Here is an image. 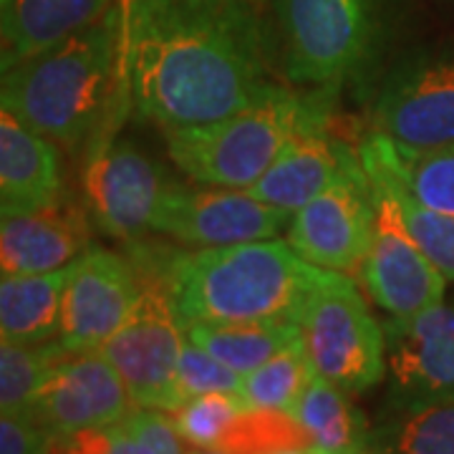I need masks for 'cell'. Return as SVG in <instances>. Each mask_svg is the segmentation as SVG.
Listing matches in <instances>:
<instances>
[{
    "mask_svg": "<svg viewBox=\"0 0 454 454\" xmlns=\"http://www.w3.org/2000/svg\"><path fill=\"white\" fill-rule=\"evenodd\" d=\"M316 101L270 83L243 109L220 121L164 129L172 162L195 184L250 190L288 145Z\"/></svg>",
    "mask_w": 454,
    "mask_h": 454,
    "instance_id": "4",
    "label": "cell"
},
{
    "mask_svg": "<svg viewBox=\"0 0 454 454\" xmlns=\"http://www.w3.org/2000/svg\"><path fill=\"white\" fill-rule=\"evenodd\" d=\"M313 376H316V366H313L303 336H301L288 348L268 358L262 366L245 373L238 396L243 399L247 409L278 411V414L291 417Z\"/></svg>",
    "mask_w": 454,
    "mask_h": 454,
    "instance_id": "26",
    "label": "cell"
},
{
    "mask_svg": "<svg viewBox=\"0 0 454 454\" xmlns=\"http://www.w3.org/2000/svg\"><path fill=\"white\" fill-rule=\"evenodd\" d=\"M293 419L309 437V454H369L372 429L348 391L316 372L293 409Z\"/></svg>",
    "mask_w": 454,
    "mask_h": 454,
    "instance_id": "22",
    "label": "cell"
},
{
    "mask_svg": "<svg viewBox=\"0 0 454 454\" xmlns=\"http://www.w3.org/2000/svg\"><path fill=\"white\" fill-rule=\"evenodd\" d=\"M288 240L200 247L169 265V291L182 325L298 321L324 280Z\"/></svg>",
    "mask_w": 454,
    "mask_h": 454,
    "instance_id": "3",
    "label": "cell"
},
{
    "mask_svg": "<svg viewBox=\"0 0 454 454\" xmlns=\"http://www.w3.org/2000/svg\"><path fill=\"white\" fill-rule=\"evenodd\" d=\"M291 215L247 190L175 184L164 197L154 232L192 247H225L278 238L288 230Z\"/></svg>",
    "mask_w": 454,
    "mask_h": 454,
    "instance_id": "13",
    "label": "cell"
},
{
    "mask_svg": "<svg viewBox=\"0 0 454 454\" xmlns=\"http://www.w3.org/2000/svg\"><path fill=\"white\" fill-rule=\"evenodd\" d=\"M243 373L225 366L195 340H184L177 366L179 406L202 394H240Z\"/></svg>",
    "mask_w": 454,
    "mask_h": 454,
    "instance_id": "30",
    "label": "cell"
},
{
    "mask_svg": "<svg viewBox=\"0 0 454 454\" xmlns=\"http://www.w3.org/2000/svg\"><path fill=\"white\" fill-rule=\"evenodd\" d=\"M71 268L74 265L53 273L0 278V339L11 343L59 339Z\"/></svg>",
    "mask_w": 454,
    "mask_h": 454,
    "instance_id": "21",
    "label": "cell"
},
{
    "mask_svg": "<svg viewBox=\"0 0 454 454\" xmlns=\"http://www.w3.org/2000/svg\"><path fill=\"white\" fill-rule=\"evenodd\" d=\"M372 177V175H369ZM373 230L358 265L366 295L387 316H414L447 298V278L409 232L391 190L373 179Z\"/></svg>",
    "mask_w": 454,
    "mask_h": 454,
    "instance_id": "10",
    "label": "cell"
},
{
    "mask_svg": "<svg viewBox=\"0 0 454 454\" xmlns=\"http://www.w3.org/2000/svg\"><path fill=\"white\" fill-rule=\"evenodd\" d=\"M372 454H454V399L384 411L372 429Z\"/></svg>",
    "mask_w": 454,
    "mask_h": 454,
    "instance_id": "25",
    "label": "cell"
},
{
    "mask_svg": "<svg viewBox=\"0 0 454 454\" xmlns=\"http://www.w3.org/2000/svg\"><path fill=\"white\" fill-rule=\"evenodd\" d=\"M83 207L94 227L116 240H139L154 223L175 182L139 146L116 134L86 146Z\"/></svg>",
    "mask_w": 454,
    "mask_h": 454,
    "instance_id": "8",
    "label": "cell"
},
{
    "mask_svg": "<svg viewBox=\"0 0 454 454\" xmlns=\"http://www.w3.org/2000/svg\"><path fill=\"white\" fill-rule=\"evenodd\" d=\"M268 454H309V447H280V450H273Z\"/></svg>",
    "mask_w": 454,
    "mask_h": 454,
    "instance_id": "33",
    "label": "cell"
},
{
    "mask_svg": "<svg viewBox=\"0 0 454 454\" xmlns=\"http://www.w3.org/2000/svg\"><path fill=\"white\" fill-rule=\"evenodd\" d=\"M358 157L366 169L399 182L422 205L454 215V145L432 152H414L373 131L358 146Z\"/></svg>",
    "mask_w": 454,
    "mask_h": 454,
    "instance_id": "20",
    "label": "cell"
},
{
    "mask_svg": "<svg viewBox=\"0 0 454 454\" xmlns=\"http://www.w3.org/2000/svg\"><path fill=\"white\" fill-rule=\"evenodd\" d=\"M134 265L142 278V293L129 318L98 351L121 373L137 409L169 414L179 409L177 366L187 340L169 291L172 258Z\"/></svg>",
    "mask_w": 454,
    "mask_h": 454,
    "instance_id": "6",
    "label": "cell"
},
{
    "mask_svg": "<svg viewBox=\"0 0 454 454\" xmlns=\"http://www.w3.org/2000/svg\"><path fill=\"white\" fill-rule=\"evenodd\" d=\"M167 411L134 409L127 419L56 439L53 454H184Z\"/></svg>",
    "mask_w": 454,
    "mask_h": 454,
    "instance_id": "24",
    "label": "cell"
},
{
    "mask_svg": "<svg viewBox=\"0 0 454 454\" xmlns=\"http://www.w3.org/2000/svg\"><path fill=\"white\" fill-rule=\"evenodd\" d=\"M369 454H372V452H369Z\"/></svg>",
    "mask_w": 454,
    "mask_h": 454,
    "instance_id": "36",
    "label": "cell"
},
{
    "mask_svg": "<svg viewBox=\"0 0 454 454\" xmlns=\"http://www.w3.org/2000/svg\"><path fill=\"white\" fill-rule=\"evenodd\" d=\"M331 91L333 89H316L310 112L280 149L276 162L247 190L250 195L280 210L295 212L339 177L351 149L328 129V114L333 106Z\"/></svg>",
    "mask_w": 454,
    "mask_h": 454,
    "instance_id": "16",
    "label": "cell"
},
{
    "mask_svg": "<svg viewBox=\"0 0 454 454\" xmlns=\"http://www.w3.org/2000/svg\"><path fill=\"white\" fill-rule=\"evenodd\" d=\"M247 3H255V5H258V3H262V0H247Z\"/></svg>",
    "mask_w": 454,
    "mask_h": 454,
    "instance_id": "35",
    "label": "cell"
},
{
    "mask_svg": "<svg viewBox=\"0 0 454 454\" xmlns=\"http://www.w3.org/2000/svg\"><path fill=\"white\" fill-rule=\"evenodd\" d=\"M187 339L238 373H250L303 336L298 321H235V324H190Z\"/></svg>",
    "mask_w": 454,
    "mask_h": 454,
    "instance_id": "23",
    "label": "cell"
},
{
    "mask_svg": "<svg viewBox=\"0 0 454 454\" xmlns=\"http://www.w3.org/2000/svg\"><path fill=\"white\" fill-rule=\"evenodd\" d=\"M288 82L333 89L356 76L379 41L376 0H273Z\"/></svg>",
    "mask_w": 454,
    "mask_h": 454,
    "instance_id": "5",
    "label": "cell"
},
{
    "mask_svg": "<svg viewBox=\"0 0 454 454\" xmlns=\"http://www.w3.org/2000/svg\"><path fill=\"white\" fill-rule=\"evenodd\" d=\"M137 404L109 358L83 351L64 358L31 404L33 417L56 439L74 437L127 419Z\"/></svg>",
    "mask_w": 454,
    "mask_h": 454,
    "instance_id": "15",
    "label": "cell"
},
{
    "mask_svg": "<svg viewBox=\"0 0 454 454\" xmlns=\"http://www.w3.org/2000/svg\"><path fill=\"white\" fill-rule=\"evenodd\" d=\"M145 0H114L112 3V13L114 20H116V31H119V59H121V51H124V43H127V38H129L131 31V20L137 16V11H139V5H142Z\"/></svg>",
    "mask_w": 454,
    "mask_h": 454,
    "instance_id": "32",
    "label": "cell"
},
{
    "mask_svg": "<svg viewBox=\"0 0 454 454\" xmlns=\"http://www.w3.org/2000/svg\"><path fill=\"white\" fill-rule=\"evenodd\" d=\"M366 172L389 187L394 200L399 202V210L404 215V223L409 232L414 235V240L427 253V258L437 265L439 273L454 283V215L427 207L417 197L409 195L399 182H394L381 172H373V169H366Z\"/></svg>",
    "mask_w": 454,
    "mask_h": 454,
    "instance_id": "29",
    "label": "cell"
},
{
    "mask_svg": "<svg viewBox=\"0 0 454 454\" xmlns=\"http://www.w3.org/2000/svg\"><path fill=\"white\" fill-rule=\"evenodd\" d=\"M142 278L129 258L91 247L74 262L66 283L59 340L68 354L98 351L129 318Z\"/></svg>",
    "mask_w": 454,
    "mask_h": 454,
    "instance_id": "14",
    "label": "cell"
},
{
    "mask_svg": "<svg viewBox=\"0 0 454 454\" xmlns=\"http://www.w3.org/2000/svg\"><path fill=\"white\" fill-rule=\"evenodd\" d=\"M372 230L373 182L361 157L348 152L339 177L293 212L286 240L310 265L351 273L369 250Z\"/></svg>",
    "mask_w": 454,
    "mask_h": 454,
    "instance_id": "9",
    "label": "cell"
},
{
    "mask_svg": "<svg viewBox=\"0 0 454 454\" xmlns=\"http://www.w3.org/2000/svg\"><path fill=\"white\" fill-rule=\"evenodd\" d=\"M114 0H0L3 71L94 26Z\"/></svg>",
    "mask_w": 454,
    "mask_h": 454,
    "instance_id": "19",
    "label": "cell"
},
{
    "mask_svg": "<svg viewBox=\"0 0 454 454\" xmlns=\"http://www.w3.org/2000/svg\"><path fill=\"white\" fill-rule=\"evenodd\" d=\"M184 454H227L223 450H202V447H195V450H187Z\"/></svg>",
    "mask_w": 454,
    "mask_h": 454,
    "instance_id": "34",
    "label": "cell"
},
{
    "mask_svg": "<svg viewBox=\"0 0 454 454\" xmlns=\"http://www.w3.org/2000/svg\"><path fill=\"white\" fill-rule=\"evenodd\" d=\"M316 372L348 394L373 389L387 376V336L348 273L325 270L301 316Z\"/></svg>",
    "mask_w": 454,
    "mask_h": 454,
    "instance_id": "7",
    "label": "cell"
},
{
    "mask_svg": "<svg viewBox=\"0 0 454 454\" xmlns=\"http://www.w3.org/2000/svg\"><path fill=\"white\" fill-rule=\"evenodd\" d=\"M59 145L0 109V212L3 217L46 210L64 200Z\"/></svg>",
    "mask_w": 454,
    "mask_h": 454,
    "instance_id": "18",
    "label": "cell"
},
{
    "mask_svg": "<svg viewBox=\"0 0 454 454\" xmlns=\"http://www.w3.org/2000/svg\"><path fill=\"white\" fill-rule=\"evenodd\" d=\"M247 406L238 394H202L169 411L177 434L192 447L227 452Z\"/></svg>",
    "mask_w": 454,
    "mask_h": 454,
    "instance_id": "28",
    "label": "cell"
},
{
    "mask_svg": "<svg viewBox=\"0 0 454 454\" xmlns=\"http://www.w3.org/2000/svg\"><path fill=\"white\" fill-rule=\"evenodd\" d=\"M384 411L454 399V295L414 316H389Z\"/></svg>",
    "mask_w": 454,
    "mask_h": 454,
    "instance_id": "12",
    "label": "cell"
},
{
    "mask_svg": "<svg viewBox=\"0 0 454 454\" xmlns=\"http://www.w3.org/2000/svg\"><path fill=\"white\" fill-rule=\"evenodd\" d=\"M119 79L131 109L164 129L220 121L270 86L268 41L247 0H145Z\"/></svg>",
    "mask_w": 454,
    "mask_h": 454,
    "instance_id": "1",
    "label": "cell"
},
{
    "mask_svg": "<svg viewBox=\"0 0 454 454\" xmlns=\"http://www.w3.org/2000/svg\"><path fill=\"white\" fill-rule=\"evenodd\" d=\"M373 121L379 134L414 152L454 145V59L417 53L399 61L379 89Z\"/></svg>",
    "mask_w": 454,
    "mask_h": 454,
    "instance_id": "11",
    "label": "cell"
},
{
    "mask_svg": "<svg viewBox=\"0 0 454 454\" xmlns=\"http://www.w3.org/2000/svg\"><path fill=\"white\" fill-rule=\"evenodd\" d=\"M56 437L31 411L0 417V454H53Z\"/></svg>",
    "mask_w": 454,
    "mask_h": 454,
    "instance_id": "31",
    "label": "cell"
},
{
    "mask_svg": "<svg viewBox=\"0 0 454 454\" xmlns=\"http://www.w3.org/2000/svg\"><path fill=\"white\" fill-rule=\"evenodd\" d=\"M91 250V217L86 207L59 205L46 210L3 217L0 268L3 276L53 273L74 265Z\"/></svg>",
    "mask_w": 454,
    "mask_h": 454,
    "instance_id": "17",
    "label": "cell"
},
{
    "mask_svg": "<svg viewBox=\"0 0 454 454\" xmlns=\"http://www.w3.org/2000/svg\"><path fill=\"white\" fill-rule=\"evenodd\" d=\"M71 354L59 339L46 343H11L0 346V409L3 414L28 411L46 387L53 369Z\"/></svg>",
    "mask_w": 454,
    "mask_h": 454,
    "instance_id": "27",
    "label": "cell"
},
{
    "mask_svg": "<svg viewBox=\"0 0 454 454\" xmlns=\"http://www.w3.org/2000/svg\"><path fill=\"white\" fill-rule=\"evenodd\" d=\"M3 109L64 149H82L131 112L119 79V31L112 13L3 71Z\"/></svg>",
    "mask_w": 454,
    "mask_h": 454,
    "instance_id": "2",
    "label": "cell"
}]
</instances>
